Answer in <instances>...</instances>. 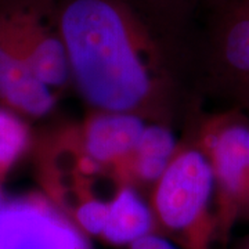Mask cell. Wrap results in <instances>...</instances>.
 Listing matches in <instances>:
<instances>
[{"instance_id": "7", "label": "cell", "mask_w": 249, "mask_h": 249, "mask_svg": "<svg viewBox=\"0 0 249 249\" xmlns=\"http://www.w3.org/2000/svg\"><path fill=\"white\" fill-rule=\"evenodd\" d=\"M58 94L31 70L10 32L0 4V103L27 118H43L57 106Z\"/></svg>"}, {"instance_id": "15", "label": "cell", "mask_w": 249, "mask_h": 249, "mask_svg": "<svg viewBox=\"0 0 249 249\" xmlns=\"http://www.w3.org/2000/svg\"><path fill=\"white\" fill-rule=\"evenodd\" d=\"M4 201V196H3V193H1V188H0V205H1V202Z\"/></svg>"}, {"instance_id": "8", "label": "cell", "mask_w": 249, "mask_h": 249, "mask_svg": "<svg viewBox=\"0 0 249 249\" xmlns=\"http://www.w3.org/2000/svg\"><path fill=\"white\" fill-rule=\"evenodd\" d=\"M147 124L133 114L91 111L78 126L80 142L85 151L124 186L129 162Z\"/></svg>"}, {"instance_id": "9", "label": "cell", "mask_w": 249, "mask_h": 249, "mask_svg": "<svg viewBox=\"0 0 249 249\" xmlns=\"http://www.w3.org/2000/svg\"><path fill=\"white\" fill-rule=\"evenodd\" d=\"M157 232L148 201L130 184L121 186L109 199V212L101 238L116 247H130L136 241Z\"/></svg>"}, {"instance_id": "5", "label": "cell", "mask_w": 249, "mask_h": 249, "mask_svg": "<svg viewBox=\"0 0 249 249\" xmlns=\"http://www.w3.org/2000/svg\"><path fill=\"white\" fill-rule=\"evenodd\" d=\"M0 4L11 35L36 76L57 94L72 88L54 0H0Z\"/></svg>"}, {"instance_id": "2", "label": "cell", "mask_w": 249, "mask_h": 249, "mask_svg": "<svg viewBox=\"0 0 249 249\" xmlns=\"http://www.w3.org/2000/svg\"><path fill=\"white\" fill-rule=\"evenodd\" d=\"M183 136L211 163L216 244L224 245L238 224L249 223V112L199 108L186 124Z\"/></svg>"}, {"instance_id": "12", "label": "cell", "mask_w": 249, "mask_h": 249, "mask_svg": "<svg viewBox=\"0 0 249 249\" xmlns=\"http://www.w3.org/2000/svg\"><path fill=\"white\" fill-rule=\"evenodd\" d=\"M178 144L180 140L173 127L162 124H147L132 157L170 163Z\"/></svg>"}, {"instance_id": "6", "label": "cell", "mask_w": 249, "mask_h": 249, "mask_svg": "<svg viewBox=\"0 0 249 249\" xmlns=\"http://www.w3.org/2000/svg\"><path fill=\"white\" fill-rule=\"evenodd\" d=\"M0 249H93L71 217L40 193L0 205Z\"/></svg>"}, {"instance_id": "3", "label": "cell", "mask_w": 249, "mask_h": 249, "mask_svg": "<svg viewBox=\"0 0 249 249\" xmlns=\"http://www.w3.org/2000/svg\"><path fill=\"white\" fill-rule=\"evenodd\" d=\"M214 180L211 163L183 136L165 175L150 191L157 234L181 249H214Z\"/></svg>"}, {"instance_id": "4", "label": "cell", "mask_w": 249, "mask_h": 249, "mask_svg": "<svg viewBox=\"0 0 249 249\" xmlns=\"http://www.w3.org/2000/svg\"><path fill=\"white\" fill-rule=\"evenodd\" d=\"M194 31L204 101L249 112V0H212Z\"/></svg>"}, {"instance_id": "1", "label": "cell", "mask_w": 249, "mask_h": 249, "mask_svg": "<svg viewBox=\"0 0 249 249\" xmlns=\"http://www.w3.org/2000/svg\"><path fill=\"white\" fill-rule=\"evenodd\" d=\"M72 88L93 111L186 127L204 98L193 39L140 0H54Z\"/></svg>"}, {"instance_id": "11", "label": "cell", "mask_w": 249, "mask_h": 249, "mask_svg": "<svg viewBox=\"0 0 249 249\" xmlns=\"http://www.w3.org/2000/svg\"><path fill=\"white\" fill-rule=\"evenodd\" d=\"M142 4L181 35L193 39L194 24L212 0H140Z\"/></svg>"}, {"instance_id": "10", "label": "cell", "mask_w": 249, "mask_h": 249, "mask_svg": "<svg viewBox=\"0 0 249 249\" xmlns=\"http://www.w3.org/2000/svg\"><path fill=\"white\" fill-rule=\"evenodd\" d=\"M32 144L31 129L21 116L0 107V181Z\"/></svg>"}, {"instance_id": "14", "label": "cell", "mask_w": 249, "mask_h": 249, "mask_svg": "<svg viewBox=\"0 0 249 249\" xmlns=\"http://www.w3.org/2000/svg\"><path fill=\"white\" fill-rule=\"evenodd\" d=\"M231 249H249V232L245 237H242Z\"/></svg>"}, {"instance_id": "13", "label": "cell", "mask_w": 249, "mask_h": 249, "mask_svg": "<svg viewBox=\"0 0 249 249\" xmlns=\"http://www.w3.org/2000/svg\"><path fill=\"white\" fill-rule=\"evenodd\" d=\"M129 249H181L178 245H176L173 241L169 238L160 235V234H150L147 237H142V240L136 241L132 244Z\"/></svg>"}]
</instances>
